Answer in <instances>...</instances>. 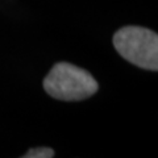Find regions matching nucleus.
<instances>
[{
	"label": "nucleus",
	"instance_id": "nucleus-1",
	"mask_svg": "<svg viewBox=\"0 0 158 158\" xmlns=\"http://www.w3.org/2000/svg\"><path fill=\"white\" fill-rule=\"evenodd\" d=\"M44 88L52 98L65 102L85 100L98 91V82L88 71L61 62L44 79Z\"/></svg>",
	"mask_w": 158,
	"mask_h": 158
},
{
	"label": "nucleus",
	"instance_id": "nucleus-2",
	"mask_svg": "<svg viewBox=\"0 0 158 158\" xmlns=\"http://www.w3.org/2000/svg\"><path fill=\"white\" fill-rule=\"evenodd\" d=\"M117 53L128 62L141 69L157 71L158 36L156 32L141 27H125L113 36Z\"/></svg>",
	"mask_w": 158,
	"mask_h": 158
},
{
	"label": "nucleus",
	"instance_id": "nucleus-3",
	"mask_svg": "<svg viewBox=\"0 0 158 158\" xmlns=\"http://www.w3.org/2000/svg\"><path fill=\"white\" fill-rule=\"evenodd\" d=\"M24 158H52L54 157V150L50 148H37V149L28 150L23 156Z\"/></svg>",
	"mask_w": 158,
	"mask_h": 158
}]
</instances>
